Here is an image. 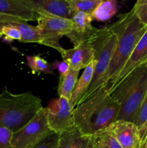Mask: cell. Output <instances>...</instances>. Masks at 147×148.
Wrapping results in <instances>:
<instances>
[{"label": "cell", "mask_w": 147, "mask_h": 148, "mask_svg": "<svg viewBox=\"0 0 147 148\" xmlns=\"http://www.w3.org/2000/svg\"><path fill=\"white\" fill-rule=\"evenodd\" d=\"M119 111L120 105L106 85L74 108L75 127L83 135L95 136L117 121Z\"/></svg>", "instance_id": "obj_1"}, {"label": "cell", "mask_w": 147, "mask_h": 148, "mask_svg": "<svg viewBox=\"0 0 147 148\" xmlns=\"http://www.w3.org/2000/svg\"><path fill=\"white\" fill-rule=\"evenodd\" d=\"M109 27L117 36L116 48L108 71V85L110 88L146 32L147 26L140 22L131 9L128 12L120 14L118 20Z\"/></svg>", "instance_id": "obj_2"}, {"label": "cell", "mask_w": 147, "mask_h": 148, "mask_svg": "<svg viewBox=\"0 0 147 148\" xmlns=\"http://www.w3.org/2000/svg\"><path fill=\"white\" fill-rule=\"evenodd\" d=\"M110 94L120 105L117 121L135 123L147 94V64L133 69L119 83L110 89Z\"/></svg>", "instance_id": "obj_3"}, {"label": "cell", "mask_w": 147, "mask_h": 148, "mask_svg": "<svg viewBox=\"0 0 147 148\" xmlns=\"http://www.w3.org/2000/svg\"><path fill=\"white\" fill-rule=\"evenodd\" d=\"M40 97L30 91L14 94L7 86L0 94V128L13 133L24 127L42 108Z\"/></svg>", "instance_id": "obj_4"}, {"label": "cell", "mask_w": 147, "mask_h": 148, "mask_svg": "<svg viewBox=\"0 0 147 148\" xmlns=\"http://www.w3.org/2000/svg\"><path fill=\"white\" fill-rule=\"evenodd\" d=\"M88 41L95 51V72L89 88L78 105L84 102L99 89L108 85V71L116 48L117 36L109 26H105L98 28Z\"/></svg>", "instance_id": "obj_5"}, {"label": "cell", "mask_w": 147, "mask_h": 148, "mask_svg": "<svg viewBox=\"0 0 147 148\" xmlns=\"http://www.w3.org/2000/svg\"><path fill=\"white\" fill-rule=\"evenodd\" d=\"M52 133L48 124L46 108L42 107L23 128L13 133L12 148H30Z\"/></svg>", "instance_id": "obj_6"}, {"label": "cell", "mask_w": 147, "mask_h": 148, "mask_svg": "<svg viewBox=\"0 0 147 148\" xmlns=\"http://www.w3.org/2000/svg\"><path fill=\"white\" fill-rule=\"evenodd\" d=\"M46 108L48 127L53 133L59 135L74 128V108L69 100L59 97L49 101Z\"/></svg>", "instance_id": "obj_7"}, {"label": "cell", "mask_w": 147, "mask_h": 148, "mask_svg": "<svg viewBox=\"0 0 147 148\" xmlns=\"http://www.w3.org/2000/svg\"><path fill=\"white\" fill-rule=\"evenodd\" d=\"M37 22V27L47 42L48 47L52 48L61 53L63 48L59 43V40L72 31V20L47 15L40 16Z\"/></svg>", "instance_id": "obj_8"}, {"label": "cell", "mask_w": 147, "mask_h": 148, "mask_svg": "<svg viewBox=\"0 0 147 148\" xmlns=\"http://www.w3.org/2000/svg\"><path fill=\"white\" fill-rule=\"evenodd\" d=\"M0 15L27 23L40 17L34 0H0Z\"/></svg>", "instance_id": "obj_9"}, {"label": "cell", "mask_w": 147, "mask_h": 148, "mask_svg": "<svg viewBox=\"0 0 147 148\" xmlns=\"http://www.w3.org/2000/svg\"><path fill=\"white\" fill-rule=\"evenodd\" d=\"M122 148H141L142 140L139 130L135 123L115 121L105 130Z\"/></svg>", "instance_id": "obj_10"}, {"label": "cell", "mask_w": 147, "mask_h": 148, "mask_svg": "<svg viewBox=\"0 0 147 148\" xmlns=\"http://www.w3.org/2000/svg\"><path fill=\"white\" fill-rule=\"evenodd\" d=\"M60 54L73 70L85 69L95 60V51L89 41L70 49H63Z\"/></svg>", "instance_id": "obj_11"}, {"label": "cell", "mask_w": 147, "mask_h": 148, "mask_svg": "<svg viewBox=\"0 0 147 148\" xmlns=\"http://www.w3.org/2000/svg\"><path fill=\"white\" fill-rule=\"evenodd\" d=\"M71 20L73 29L66 37L73 43L74 46L87 42L98 29L92 25L93 18L90 14L76 12L74 14Z\"/></svg>", "instance_id": "obj_12"}, {"label": "cell", "mask_w": 147, "mask_h": 148, "mask_svg": "<svg viewBox=\"0 0 147 148\" xmlns=\"http://www.w3.org/2000/svg\"><path fill=\"white\" fill-rule=\"evenodd\" d=\"M145 64H147V30L137 43L120 73L110 86V89L119 83L133 69Z\"/></svg>", "instance_id": "obj_13"}, {"label": "cell", "mask_w": 147, "mask_h": 148, "mask_svg": "<svg viewBox=\"0 0 147 148\" xmlns=\"http://www.w3.org/2000/svg\"><path fill=\"white\" fill-rule=\"evenodd\" d=\"M0 23L15 26L20 30L22 43H36L47 46V42L37 25H32L27 22L12 20L3 15H0Z\"/></svg>", "instance_id": "obj_14"}, {"label": "cell", "mask_w": 147, "mask_h": 148, "mask_svg": "<svg viewBox=\"0 0 147 148\" xmlns=\"http://www.w3.org/2000/svg\"><path fill=\"white\" fill-rule=\"evenodd\" d=\"M94 136L83 135L74 127L59 134L56 148H94Z\"/></svg>", "instance_id": "obj_15"}, {"label": "cell", "mask_w": 147, "mask_h": 148, "mask_svg": "<svg viewBox=\"0 0 147 148\" xmlns=\"http://www.w3.org/2000/svg\"><path fill=\"white\" fill-rule=\"evenodd\" d=\"M40 7L56 17L71 20L74 12L68 0H34Z\"/></svg>", "instance_id": "obj_16"}, {"label": "cell", "mask_w": 147, "mask_h": 148, "mask_svg": "<svg viewBox=\"0 0 147 148\" xmlns=\"http://www.w3.org/2000/svg\"><path fill=\"white\" fill-rule=\"evenodd\" d=\"M95 67V60H94L89 66L85 68L82 75H81L79 79H78L70 100L71 104L74 108L78 105L81 98L89 88L92 78H93Z\"/></svg>", "instance_id": "obj_17"}, {"label": "cell", "mask_w": 147, "mask_h": 148, "mask_svg": "<svg viewBox=\"0 0 147 148\" xmlns=\"http://www.w3.org/2000/svg\"><path fill=\"white\" fill-rule=\"evenodd\" d=\"M80 71L71 69L69 73L64 77H59L58 87V94L59 97H63L70 101L72 92L78 81V77Z\"/></svg>", "instance_id": "obj_18"}, {"label": "cell", "mask_w": 147, "mask_h": 148, "mask_svg": "<svg viewBox=\"0 0 147 148\" xmlns=\"http://www.w3.org/2000/svg\"><path fill=\"white\" fill-rule=\"evenodd\" d=\"M118 12V2L113 0H102L96 10L92 13L93 20L106 21L112 18Z\"/></svg>", "instance_id": "obj_19"}, {"label": "cell", "mask_w": 147, "mask_h": 148, "mask_svg": "<svg viewBox=\"0 0 147 148\" xmlns=\"http://www.w3.org/2000/svg\"><path fill=\"white\" fill-rule=\"evenodd\" d=\"M27 64L33 73L43 72L44 74H53V67L52 64L48 63L46 59L39 55L26 56Z\"/></svg>", "instance_id": "obj_20"}, {"label": "cell", "mask_w": 147, "mask_h": 148, "mask_svg": "<svg viewBox=\"0 0 147 148\" xmlns=\"http://www.w3.org/2000/svg\"><path fill=\"white\" fill-rule=\"evenodd\" d=\"M74 14L83 12L92 15L102 0H68Z\"/></svg>", "instance_id": "obj_21"}, {"label": "cell", "mask_w": 147, "mask_h": 148, "mask_svg": "<svg viewBox=\"0 0 147 148\" xmlns=\"http://www.w3.org/2000/svg\"><path fill=\"white\" fill-rule=\"evenodd\" d=\"M94 137V148H122L118 142L105 130L97 133Z\"/></svg>", "instance_id": "obj_22"}, {"label": "cell", "mask_w": 147, "mask_h": 148, "mask_svg": "<svg viewBox=\"0 0 147 148\" xmlns=\"http://www.w3.org/2000/svg\"><path fill=\"white\" fill-rule=\"evenodd\" d=\"M135 124L139 130L140 136L143 144L147 134V94L141 104Z\"/></svg>", "instance_id": "obj_23"}, {"label": "cell", "mask_w": 147, "mask_h": 148, "mask_svg": "<svg viewBox=\"0 0 147 148\" xmlns=\"http://www.w3.org/2000/svg\"><path fill=\"white\" fill-rule=\"evenodd\" d=\"M0 38H3L7 41L18 40L21 42L22 40L20 30L15 26L1 23H0Z\"/></svg>", "instance_id": "obj_24"}, {"label": "cell", "mask_w": 147, "mask_h": 148, "mask_svg": "<svg viewBox=\"0 0 147 148\" xmlns=\"http://www.w3.org/2000/svg\"><path fill=\"white\" fill-rule=\"evenodd\" d=\"M132 10L140 22L147 26V0L137 1Z\"/></svg>", "instance_id": "obj_25"}, {"label": "cell", "mask_w": 147, "mask_h": 148, "mask_svg": "<svg viewBox=\"0 0 147 148\" xmlns=\"http://www.w3.org/2000/svg\"><path fill=\"white\" fill-rule=\"evenodd\" d=\"M59 143V135L52 133L38 144L30 148H56Z\"/></svg>", "instance_id": "obj_26"}, {"label": "cell", "mask_w": 147, "mask_h": 148, "mask_svg": "<svg viewBox=\"0 0 147 148\" xmlns=\"http://www.w3.org/2000/svg\"><path fill=\"white\" fill-rule=\"evenodd\" d=\"M13 132L7 128H0V148H12Z\"/></svg>", "instance_id": "obj_27"}, {"label": "cell", "mask_w": 147, "mask_h": 148, "mask_svg": "<svg viewBox=\"0 0 147 148\" xmlns=\"http://www.w3.org/2000/svg\"><path fill=\"white\" fill-rule=\"evenodd\" d=\"M52 65H53V69H58L59 74H60V77L66 76V75L69 73V72L71 69L70 66H69V64L63 60H56L53 63H52Z\"/></svg>", "instance_id": "obj_28"}, {"label": "cell", "mask_w": 147, "mask_h": 148, "mask_svg": "<svg viewBox=\"0 0 147 148\" xmlns=\"http://www.w3.org/2000/svg\"><path fill=\"white\" fill-rule=\"evenodd\" d=\"M141 148H147V134H146V137L145 140H144V143L142 144V147Z\"/></svg>", "instance_id": "obj_29"}]
</instances>
